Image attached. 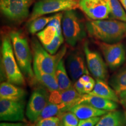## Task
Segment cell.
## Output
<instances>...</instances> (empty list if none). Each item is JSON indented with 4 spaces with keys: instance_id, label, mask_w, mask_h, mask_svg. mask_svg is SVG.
Wrapping results in <instances>:
<instances>
[{
    "instance_id": "obj_35",
    "label": "cell",
    "mask_w": 126,
    "mask_h": 126,
    "mask_svg": "<svg viewBox=\"0 0 126 126\" xmlns=\"http://www.w3.org/2000/svg\"><path fill=\"white\" fill-rule=\"evenodd\" d=\"M79 79L81 80L83 83H84L85 84L88 82H89L94 81V79H93V78H92L91 76H89V74L83 75L82 76L80 77Z\"/></svg>"
},
{
    "instance_id": "obj_15",
    "label": "cell",
    "mask_w": 126,
    "mask_h": 126,
    "mask_svg": "<svg viewBox=\"0 0 126 126\" xmlns=\"http://www.w3.org/2000/svg\"><path fill=\"white\" fill-rule=\"evenodd\" d=\"M82 102L89 104L99 110L106 111H112L118 108V103L117 102L89 94H83L79 103Z\"/></svg>"
},
{
    "instance_id": "obj_11",
    "label": "cell",
    "mask_w": 126,
    "mask_h": 126,
    "mask_svg": "<svg viewBox=\"0 0 126 126\" xmlns=\"http://www.w3.org/2000/svg\"><path fill=\"white\" fill-rule=\"evenodd\" d=\"M79 8L90 20L110 18V0H79Z\"/></svg>"
},
{
    "instance_id": "obj_2",
    "label": "cell",
    "mask_w": 126,
    "mask_h": 126,
    "mask_svg": "<svg viewBox=\"0 0 126 126\" xmlns=\"http://www.w3.org/2000/svg\"><path fill=\"white\" fill-rule=\"evenodd\" d=\"M9 35L11 39L14 54L20 70L26 78L33 82L35 77L32 64L33 54L27 38L19 31H11Z\"/></svg>"
},
{
    "instance_id": "obj_8",
    "label": "cell",
    "mask_w": 126,
    "mask_h": 126,
    "mask_svg": "<svg viewBox=\"0 0 126 126\" xmlns=\"http://www.w3.org/2000/svg\"><path fill=\"white\" fill-rule=\"evenodd\" d=\"M49 92L44 86H40L32 93L26 107V117L31 122L38 121L42 111L49 102Z\"/></svg>"
},
{
    "instance_id": "obj_37",
    "label": "cell",
    "mask_w": 126,
    "mask_h": 126,
    "mask_svg": "<svg viewBox=\"0 0 126 126\" xmlns=\"http://www.w3.org/2000/svg\"><path fill=\"white\" fill-rule=\"evenodd\" d=\"M23 126H36L34 124H29V123H25Z\"/></svg>"
},
{
    "instance_id": "obj_12",
    "label": "cell",
    "mask_w": 126,
    "mask_h": 126,
    "mask_svg": "<svg viewBox=\"0 0 126 126\" xmlns=\"http://www.w3.org/2000/svg\"><path fill=\"white\" fill-rule=\"evenodd\" d=\"M83 51L88 70L96 79L107 81L108 71L107 64L98 52L91 50L88 43L83 45Z\"/></svg>"
},
{
    "instance_id": "obj_10",
    "label": "cell",
    "mask_w": 126,
    "mask_h": 126,
    "mask_svg": "<svg viewBox=\"0 0 126 126\" xmlns=\"http://www.w3.org/2000/svg\"><path fill=\"white\" fill-rule=\"evenodd\" d=\"M101 50L106 64L111 70H116L120 67L126 60V48L121 42L108 43L97 42Z\"/></svg>"
},
{
    "instance_id": "obj_5",
    "label": "cell",
    "mask_w": 126,
    "mask_h": 126,
    "mask_svg": "<svg viewBox=\"0 0 126 126\" xmlns=\"http://www.w3.org/2000/svg\"><path fill=\"white\" fill-rule=\"evenodd\" d=\"M31 46L33 54V64L42 71L56 75L57 66L67 51L66 46H64L62 47L59 53L51 54L45 49L39 39L32 38Z\"/></svg>"
},
{
    "instance_id": "obj_19",
    "label": "cell",
    "mask_w": 126,
    "mask_h": 126,
    "mask_svg": "<svg viewBox=\"0 0 126 126\" xmlns=\"http://www.w3.org/2000/svg\"><path fill=\"white\" fill-rule=\"evenodd\" d=\"M89 94H94L103 98L113 100L119 103V97L112 88L110 87L107 83L106 81L101 79H96L94 87L92 92Z\"/></svg>"
},
{
    "instance_id": "obj_31",
    "label": "cell",
    "mask_w": 126,
    "mask_h": 126,
    "mask_svg": "<svg viewBox=\"0 0 126 126\" xmlns=\"http://www.w3.org/2000/svg\"><path fill=\"white\" fill-rule=\"evenodd\" d=\"M74 87L79 94L82 95L86 94L85 91V83H83L79 79H78L76 82H75Z\"/></svg>"
},
{
    "instance_id": "obj_14",
    "label": "cell",
    "mask_w": 126,
    "mask_h": 126,
    "mask_svg": "<svg viewBox=\"0 0 126 126\" xmlns=\"http://www.w3.org/2000/svg\"><path fill=\"white\" fill-rule=\"evenodd\" d=\"M82 95L77 92L74 86L65 90H57L50 92L49 102L53 103H64L70 110L79 102Z\"/></svg>"
},
{
    "instance_id": "obj_22",
    "label": "cell",
    "mask_w": 126,
    "mask_h": 126,
    "mask_svg": "<svg viewBox=\"0 0 126 126\" xmlns=\"http://www.w3.org/2000/svg\"><path fill=\"white\" fill-rule=\"evenodd\" d=\"M109 84L118 94L126 91V65L112 75Z\"/></svg>"
},
{
    "instance_id": "obj_6",
    "label": "cell",
    "mask_w": 126,
    "mask_h": 126,
    "mask_svg": "<svg viewBox=\"0 0 126 126\" xmlns=\"http://www.w3.org/2000/svg\"><path fill=\"white\" fill-rule=\"evenodd\" d=\"M77 8H79V0H39L33 7L28 21L48 14Z\"/></svg>"
},
{
    "instance_id": "obj_23",
    "label": "cell",
    "mask_w": 126,
    "mask_h": 126,
    "mask_svg": "<svg viewBox=\"0 0 126 126\" xmlns=\"http://www.w3.org/2000/svg\"><path fill=\"white\" fill-rule=\"evenodd\" d=\"M67 111H70V108L65 104H56L49 102L42 111L38 120L46 118L59 116L62 113Z\"/></svg>"
},
{
    "instance_id": "obj_32",
    "label": "cell",
    "mask_w": 126,
    "mask_h": 126,
    "mask_svg": "<svg viewBox=\"0 0 126 126\" xmlns=\"http://www.w3.org/2000/svg\"><path fill=\"white\" fill-rule=\"evenodd\" d=\"M95 81H93L89 82H88L85 84V93L86 94H89V93L92 92L94 89L95 85Z\"/></svg>"
},
{
    "instance_id": "obj_33",
    "label": "cell",
    "mask_w": 126,
    "mask_h": 126,
    "mask_svg": "<svg viewBox=\"0 0 126 126\" xmlns=\"http://www.w3.org/2000/svg\"><path fill=\"white\" fill-rule=\"evenodd\" d=\"M119 97L120 102L122 106L126 109V91H123L118 94Z\"/></svg>"
},
{
    "instance_id": "obj_1",
    "label": "cell",
    "mask_w": 126,
    "mask_h": 126,
    "mask_svg": "<svg viewBox=\"0 0 126 126\" xmlns=\"http://www.w3.org/2000/svg\"><path fill=\"white\" fill-rule=\"evenodd\" d=\"M86 27L88 35L98 42L115 43L126 37V23L120 20H89Z\"/></svg>"
},
{
    "instance_id": "obj_17",
    "label": "cell",
    "mask_w": 126,
    "mask_h": 126,
    "mask_svg": "<svg viewBox=\"0 0 126 126\" xmlns=\"http://www.w3.org/2000/svg\"><path fill=\"white\" fill-rule=\"evenodd\" d=\"M76 115L79 120L86 119L94 117H100L105 114L109 111L99 110L98 109L94 108L89 104L84 103H80L75 105L70 110Z\"/></svg>"
},
{
    "instance_id": "obj_38",
    "label": "cell",
    "mask_w": 126,
    "mask_h": 126,
    "mask_svg": "<svg viewBox=\"0 0 126 126\" xmlns=\"http://www.w3.org/2000/svg\"><path fill=\"white\" fill-rule=\"evenodd\" d=\"M124 114H125V116H126V111H124Z\"/></svg>"
},
{
    "instance_id": "obj_21",
    "label": "cell",
    "mask_w": 126,
    "mask_h": 126,
    "mask_svg": "<svg viewBox=\"0 0 126 126\" xmlns=\"http://www.w3.org/2000/svg\"><path fill=\"white\" fill-rule=\"evenodd\" d=\"M56 77L59 85V90H65L72 86V81L68 75L67 68L63 59L61 60L57 66Z\"/></svg>"
},
{
    "instance_id": "obj_7",
    "label": "cell",
    "mask_w": 126,
    "mask_h": 126,
    "mask_svg": "<svg viewBox=\"0 0 126 126\" xmlns=\"http://www.w3.org/2000/svg\"><path fill=\"white\" fill-rule=\"evenodd\" d=\"M33 0H0V9L8 19L20 22L30 16V7Z\"/></svg>"
},
{
    "instance_id": "obj_4",
    "label": "cell",
    "mask_w": 126,
    "mask_h": 126,
    "mask_svg": "<svg viewBox=\"0 0 126 126\" xmlns=\"http://www.w3.org/2000/svg\"><path fill=\"white\" fill-rule=\"evenodd\" d=\"M62 31L66 43L71 47L82 41L88 34L86 23L75 9L63 12Z\"/></svg>"
},
{
    "instance_id": "obj_34",
    "label": "cell",
    "mask_w": 126,
    "mask_h": 126,
    "mask_svg": "<svg viewBox=\"0 0 126 126\" xmlns=\"http://www.w3.org/2000/svg\"><path fill=\"white\" fill-rule=\"evenodd\" d=\"M25 123L23 122H2L1 123L0 126H23Z\"/></svg>"
},
{
    "instance_id": "obj_20",
    "label": "cell",
    "mask_w": 126,
    "mask_h": 126,
    "mask_svg": "<svg viewBox=\"0 0 126 126\" xmlns=\"http://www.w3.org/2000/svg\"><path fill=\"white\" fill-rule=\"evenodd\" d=\"M33 68L36 79L49 92L59 90L56 75L42 71L33 64Z\"/></svg>"
},
{
    "instance_id": "obj_18",
    "label": "cell",
    "mask_w": 126,
    "mask_h": 126,
    "mask_svg": "<svg viewBox=\"0 0 126 126\" xmlns=\"http://www.w3.org/2000/svg\"><path fill=\"white\" fill-rule=\"evenodd\" d=\"M96 126H126L124 112L116 110L109 111L100 117Z\"/></svg>"
},
{
    "instance_id": "obj_26",
    "label": "cell",
    "mask_w": 126,
    "mask_h": 126,
    "mask_svg": "<svg viewBox=\"0 0 126 126\" xmlns=\"http://www.w3.org/2000/svg\"><path fill=\"white\" fill-rule=\"evenodd\" d=\"M111 19H116L126 23V12L119 0H110Z\"/></svg>"
},
{
    "instance_id": "obj_13",
    "label": "cell",
    "mask_w": 126,
    "mask_h": 126,
    "mask_svg": "<svg viewBox=\"0 0 126 126\" xmlns=\"http://www.w3.org/2000/svg\"><path fill=\"white\" fill-rule=\"evenodd\" d=\"M66 68L71 79L75 82L85 74H89L84 56L81 51H72L68 56Z\"/></svg>"
},
{
    "instance_id": "obj_27",
    "label": "cell",
    "mask_w": 126,
    "mask_h": 126,
    "mask_svg": "<svg viewBox=\"0 0 126 126\" xmlns=\"http://www.w3.org/2000/svg\"><path fill=\"white\" fill-rule=\"evenodd\" d=\"M59 117L60 120V126H78L79 121L76 115L70 111L64 112Z\"/></svg>"
},
{
    "instance_id": "obj_16",
    "label": "cell",
    "mask_w": 126,
    "mask_h": 126,
    "mask_svg": "<svg viewBox=\"0 0 126 126\" xmlns=\"http://www.w3.org/2000/svg\"><path fill=\"white\" fill-rule=\"evenodd\" d=\"M26 95L25 89L9 82H2L0 85V99L11 100H24Z\"/></svg>"
},
{
    "instance_id": "obj_9",
    "label": "cell",
    "mask_w": 126,
    "mask_h": 126,
    "mask_svg": "<svg viewBox=\"0 0 126 126\" xmlns=\"http://www.w3.org/2000/svg\"><path fill=\"white\" fill-rule=\"evenodd\" d=\"M24 100H0V120L2 122L26 123Z\"/></svg>"
},
{
    "instance_id": "obj_3",
    "label": "cell",
    "mask_w": 126,
    "mask_h": 126,
    "mask_svg": "<svg viewBox=\"0 0 126 126\" xmlns=\"http://www.w3.org/2000/svg\"><path fill=\"white\" fill-rule=\"evenodd\" d=\"M1 51L2 70L7 81L16 85L25 86V76L17 63L9 35L3 36Z\"/></svg>"
},
{
    "instance_id": "obj_25",
    "label": "cell",
    "mask_w": 126,
    "mask_h": 126,
    "mask_svg": "<svg viewBox=\"0 0 126 126\" xmlns=\"http://www.w3.org/2000/svg\"><path fill=\"white\" fill-rule=\"evenodd\" d=\"M58 34L56 26L48 24L45 29L36 34L39 40L43 46L50 44Z\"/></svg>"
},
{
    "instance_id": "obj_36",
    "label": "cell",
    "mask_w": 126,
    "mask_h": 126,
    "mask_svg": "<svg viewBox=\"0 0 126 126\" xmlns=\"http://www.w3.org/2000/svg\"><path fill=\"white\" fill-rule=\"evenodd\" d=\"M119 1H120L121 4H122L123 7L124 9H125L126 11V0H119Z\"/></svg>"
},
{
    "instance_id": "obj_29",
    "label": "cell",
    "mask_w": 126,
    "mask_h": 126,
    "mask_svg": "<svg viewBox=\"0 0 126 126\" xmlns=\"http://www.w3.org/2000/svg\"><path fill=\"white\" fill-rule=\"evenodd\" d=\"M60 120L59 116H54L42 119L36 122V126H60Z\"/></svg>"
},
{
    "instance_id": "obj_28",
    "label": "cell",
    "mask_w": 126,
    "mask_h": 126,
    "mask_svg": "<svg viewBox=\"0 0 126 126\" xmlns=\"http://www.w3.org/2000/svg\"><path fill=\"white\" fill-rule=\"evenodd\" d=\"M64 40V37L63 34H57L51 43L47 45L43 46V47L51 54H55L63 45Z\"/></svg>"
},
{
    "instance_id": "obj_30",
    "label": "cell",
    "mask_w": 126,
    "mask_h": 126,
    "mask_svg": "<svg viewBox=\"0 0 126 126\" xmlns=\"http://www.w3.org/2000/svg\"><path fill=\"white\" fill-rule=\"evenodd\" d=\"M100 119V117H94L89 119L79 120L78 126H96Z\"/></svg>"
},
{
    "instance_id": "obj_24",
    "label": "cell",
    "mask_w": 126,
    "mask_h": 126,
    "mask_svg": "<svg viewBox=\"0 0 126 126\" xmlns=\"http://www.w3.org/2000/svg\"><path fill=\"white\" fill-rule=\"evenodd\" d=\"M55 14L49 16H42L28 21L27 25L28 32L32 34H37L46 27L54 17Z\"/></svg>"
}]
</instances>
